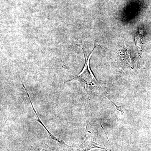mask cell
I'll return each instance as SVG.
<instances>
[{
  "instance_id": "1",
  "label": "cell",
  "mask_w": 151,
  "mask_h": 151,
  "mask_svg": "<svg viewBox=\"0 0 151 151\" xmlns=\"http://www.w3.org/2000/svg\"><path fill=\"white\" fill-rule=\"evenodd\" d=\"M96 47L94 46L92 52L90 54L86 53V51L82 48L84 51L85 60L84 68L78 75L65 82L72 81H79L84 86L86 92L90 94H92L96 90H100V88H101V86L92 73L89 65L90 58Z\"/></svg>"
},
{
  "instance_id": "2",
  "label": "cell",
  "mask_w": 151,
  "mask_h": 151,
  "mask_svg": "<svg viewBox=\"0 0 151 151\" xmlns=\"http://www.w3.org/2000/svg\"><path fill=\"white\" fill-rule=\"evenodd\" d=\"M100 148L106 150L103 147H100V145L97 144L92 141V139L86 135V139L82 144L78 147H68L66 145L65 151H89L93 149Z\"/></svg>"
},
{
  "instance_id": "3",
  "label": "cell",
  "mask_w": 151,
  "mask_h": 151,
  "mask_svg": "<svg viewBox=\"0 0 151 151\" xmlns=\"http://www.w3.org/2000/svg\"><path fill=\"white\" fill-rule=\"evenodd\" d=\"M22 84L24 88V89H25V90L26 92H27V95L28 96V97L29 99V100H30V102L31 103V105L32 106V108H33V110L34 111L36 115V116H37V119H38V122H39L42 125V126L44 127V128H45V129L47 130V132H48V133L49 134V136H50V137H51V138H52V139L54 140H55L57 141V142H58L59 143H61V142H60V141L59 139H57L56 137H55V136H53V135L51 133H50V132H49L48 131V130L47 129V128H46V127H45L44 125V124H43V123H42L41 122V121L40 120V119L39 118H38V116L36 112L35 111V109H34V108L33 106V105H32V103L30 99L29 95L26 89L25 88V86L24 85V84Z\"/></svg>"
},
{
  "instance_id": "4",
  "label": "cell",
  "mask_w": 151,
  "mask_h": 151,
  "mask_svg": "<svg viewBox=\"0 0 151 151\" xmlns=\"http://www.w3.org/2000/svg\"><path fill=\"white\" fill-rule=\"evenodd\" d=\"M140 33L139 31L135 37V42H136V45L139 49V50L140 51L142 50V39L141 34Z\"/></svg>"
},
{
  "instance_id": "5",
  "label": "cell",
  "mask_w": 151,
  "mask_h": 151,
  "mask_svg": "<svg viewBox=\"0 0 151 151\" xmlns=\"http://www.w3.org/2000/svg\"><path fill=\"white\" fill-rule=\"evenodd\" d=\"M32 151H47V150L45 147H32Z\"/></svg>"
}]
</instances>
